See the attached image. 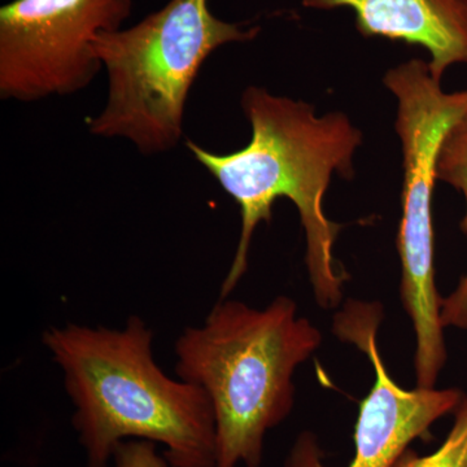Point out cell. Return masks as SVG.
<instances>
[{"mask_svg":"<svg viewBox=\"0 0 467 467\" xmlns=\"http://www.w3.org/2000/svg\"><path fill=\"white\" fill-rule=\"evenodd\" d=\"M242 109L252 126L251 142L232 153H216L187 140L196 161L207 169L241 209L238 247L220 299H226L248 269L252 236L269 223L278 199H290L306 230L310 284L322 308H335L343 297L348 275L334 259L340 225L324 213V196L334 173L350 180L353 155L362 134L342 112L317 117L306 101L276 97L250 86Z\"/></svg>","mask_w":467,"mask_h":467,"instance_id":"6da1fadb","label":"cell"},{"mask_svg":"<svg viewBox=\"0 0 467 467\" xmlns=\"http://www.w3.org/2000/svg\"><path fill=\"white\" fill-rule=\"evenodd\" d=\"M322 335L297 306L278 296L266 308L220 299L202 326L175 342V373L212 402L216 467H260L267 431L294 408L295 370L321 346Z\"/></svg>","mask_w":467,"mask_h":467,"instance_id":"3957f363","label":"cell"},{"mask_svg":"<svg viewBox=\"0 0 467 467\" xmlns=\"http://www.w3.org/2000/svg\"><path fill=\"white\" fill-rule=\"evenodd\" d=\"M259 33V26L214 16L208 0H169L133 26L101 33L94 51L106 70L107 99L88 119V131L130 142L144 156L174 150L183 138L187 98L207 58Z\"/></svg>","mask_w":467,"mask_h":467,"instance_id":"277c9868","label":"cell"},{"mask_svg":"<svg viewBox=\"0 0 467 467\" xmlns=\"http://www.w3.org/2000/svg\"><path fill=\"white\" fill-rule=\"evenodd\" d=\"M383 82L398 98L395 126L404 158L398 234L401 301L416 331L417 387L435 389L447 348L435 284L432 195L439 150L448 131L467 115V90L442 91L429 63L418 58L389 70Z\"/></svg>","mask_w":467,"mask_h":467,"instance_id":"5b68a950","label":"cell"},{"mask_svg":"<svg viewBox=\"0 0 467 467\" xmlns=\"http://www.w3.org/2000/svg\"><path fill=\"white\" fill-rule=\"evenodd\" d=\"M133 0H12L0 8V97L33 103L85 90L103 70L94 42Z\"/></svg>","mask_w":467,"mask_h":467,"instance_id":"8992f818","label":"cell"},{"mask_svg":"<svg viewBox=\"0 0 467 467\" xmlns=\"http://www.w3.org/2000/svg\"><path fill=\"white\" fill-rule=\"evenodd\" d=\"M392 467H467V399L457 408L453 427L438 451L418 456L408 448Z\"/></svg>","mask_w":467,"mask_h":467,"instance_id":"30bf717a","label":"cell"},{"mask_svg":"<svg viewBox=\"0 0 467 467\" xmlns=\"http://www.w3.org/2000/svg\"><path fill=\"white\" fill-rule=\"evenodd\" d=\"M303 5L350 8L358 33L367 38L426 48L436 81L454 64H467V0H303Z\"/></svg>","mask_w":467,"mask_h":467,"instance_id":"ba28073f","label":"cell"},{"mask_svg":"<svg viewBox=\"0 0 467 467\" xmlns=\"http://www.w3.org/2000/svg\"><path fill=\"white\" fill-rule=\"evenodd\" d=\"M115 467H171L164 454L160 456L156 444L147 441H126L117 447Z\"/></svg>","mask_w":467,"mask_h":467,"instance_id":"8fae6325","label":"cell"},{"mask_svg":"<svg viewBox=\"0 0 467 467\" xmlns=\"http://www.w3.org/2000/svg\"><path fill=\"white\" fill-rule=\"evenodd\" d=\"M382 317L379 303L356 300L346 303L334 317L335 335L361 349L376 373L373 389L359 405L355 456L347 467H392L411 441L429 438L430 427L463 400L459 389H405L392 379L377 343ZM285 467H326L317 436L301 432Z\"/></svg>","mask_w":467,"mask_h":467,"instance_id":"52a82bcc","label":"cell"},{"mask_svg":"<svg viewBox=\"0 0 467 467\" xmlns=\"http://www.w3.org/2000/svg\"><path fill=\"white\" fill-rule=\"evenodd\" d=\"M436 177L463 193L466 213L461 229L467 234V115L448 131L439 150ZM441 324L445 327L467 330V273L456 290L441 299Z\"/></svg>","mask_w":467,"mask_h":467,"instance_id":"9c48e42d","label":"cell"},{"mask_svg":"<svg viewBox=\"0 0 467 467\" xmlns=\"http://www.w3.org/2000/svg\"><path fill=\"white\" fill-rule=\"evenodd\" d=\"M153 331L133 316L122 328L67 324L42 343L63 373L88 467H109L126 441L164 447L171 467H216V420L207 393L156 362Z\"/></svg>","mask_w":467,"mask_h":467,"instance_id":"7a4b0ae2","label":"cell"}]
</instances>
